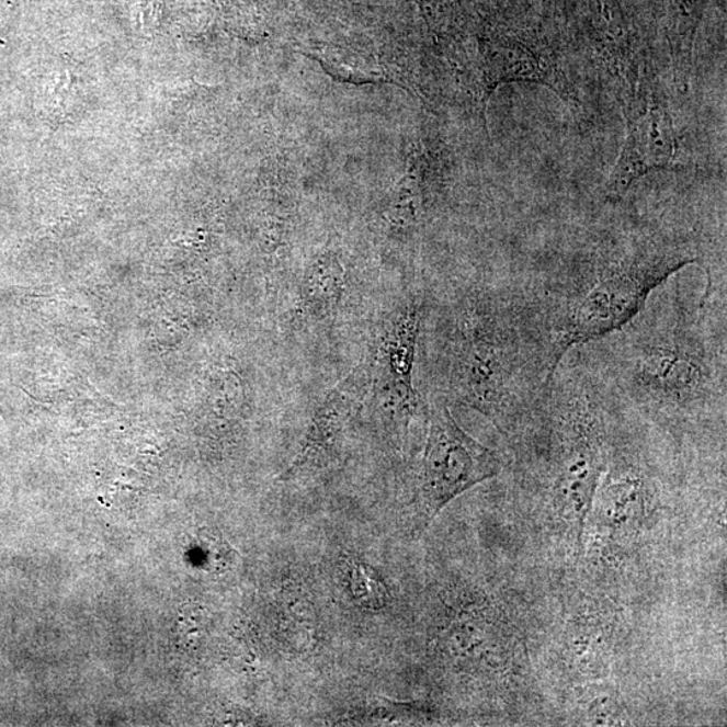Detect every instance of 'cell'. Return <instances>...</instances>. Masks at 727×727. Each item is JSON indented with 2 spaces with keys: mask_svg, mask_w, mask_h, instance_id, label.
I'll use <instances>...</instances> for the list:
<instances>
[{
  "mask_svg": "<svg viewBox=\"0 0 727 727\" xmlns=\"http://www.w3.org/2000/svg\"><path fill=\"white\" fill-rule=\"evenodd\" d=\"M688 295L667 281L628 323L595 340L604 353L594 371L614 398L664 413L724 409L725 328L707 315L711 289Z\"/></svg>",
  "mask_w": 727,
  "mask_h": 727,
  "instance_id": "1",
  "label": "cell"
},
{
  "mask_svg": "<svg viewBox=\"0 0 727 727\" xmlns=\"http://www.w3.org/2000/svg\"><path fill=\"white\" fill-rule=\"evenodd\" d=\"M696 262L688 248L637 236L591 248L541 286L520 288L553 371L571 351L628 323L656 288Z\"/></svg>",
  "mask_w": 727,
  "mask_h": 727,
  "instance_id": "2",
  "label": "cell"
},
{
  "mask_svg": "<svg viewBox=\"0 0 727 727\" xmlns=\"http://www.w3.org/2000/svg\"><path fill=\"white\" fill-rule=\"evenodd\" d=\"M451 398L500 430L534 417L554 375L520 288L480 295L458 307L446 347Z\"/></svg>",
  "mask_w": 727,
  "mask_h": 727,
  "instance_id": "3",
  "label": "cell"
},
{
  "mask_svg": "<svg viewBox=\"0 0 727 727\" xmlns=\"http://www.w3.org/2000/svg\"><path fill=\"white\" fill-rule=\"evenodd\" d=\"M501 470L499 455L461 429L445 404L434 401L417 478L413 530L428 529L448 502Z\"/></svg>",
  "mask_w": 727,
  "mask_h": 727,
  "instance_id": "4",
  "label": "cell"
},
{
  "mask_svg": "<svg viewBox=\"0 0 727 727\" xmlns=\"http://www.w3.org/2000/svg\"><path fill=\"white\" fill-rule=\"evenodd\" d=\"M371 383V371L362 364L325 396L313 416L297 457L286 469V480L300 473L332 463L344 448L349 431L357 418Z\"/></svg>",
  "mask_w": 727,
  "mask_h": 727,
  "instance_id": "5",
  "label": "cell"
},
{
  "mask_svg": "<svg viewBox=\"0 0 727 727\" xmlns=\"http://www.w3.org/2000/svg\"><path fill=\"white\" fill-rule=\"evenodd\" d=\"M422 307L407 304L384 325L375 353V386L384 404L409 419L417 407L412 387Z\"/></svg>",
  "mask_w": 727,
  "mask_h": 727,
  "instance_id": "6",
  "label": "cell"
},
{
  "mask_svg": "<svg viewBox=\"0 0 727 727\" xmlns=\"http://www.w3.org/2000/svg\"><path fill=\"white\" fill-rule=\"evenodd\" d=\"M675 154L677 137L670 112L658 104L649 105L629 123L622 156L605 186V197L622 198L649 171L670 168Z\"/></svg>",
  "mask_w": 727,
  "mask_h": 727,
  "instance_id": "7",
  "label": "cell"
},
{
  "mask_svg": "<svg viewBox=\"0 0 727 727\" xmlns=\"http://www.w3.org/2000/svg\"><path fill=\"white\" fill-rule=\"evenodd\" d=\"M345 288V274L340 260L323 255L306 270L300 286V309L306 316L321 319L332 315Z\"/></svg>",
  "mask_w": 727,
  "mask_h": 727,
  "instance_id": "8",
  "label": "cell"
},
{
  "mask_svg": "<svg viewBox=\"0 0 727 727\" xmlns=\"http://www.w3.org/2000/svg\"><path fill=\"white\" fill-rule=\"evenodd\" d=\"M489 60L488 79L492 82V88L506 81H534L559 91L560 79L555 70L523 47H510Z\"/></svg>",
  "mask_w": 727,
  "mask_h": 727,
  "instance_id": "9",
  "label": "cell"
},
{
  "mask_svg": "<svg viewBox=\"0 0 727 727\" xmlns=\"http://www.w3.org/2000/svg\"><path fill=\"white\" fill-rule=\"evenodd\" d=\"M352 589L354 595L365 605L371 607H379L386 601V588L379 578L376 577L375 571L364 565L357 566L352 572Z\"/></svg>",
  "mask_w": 727,
  "mask_h": 727,
  "instance_id": "10",
  "label": "cell"
}]
</instances>
